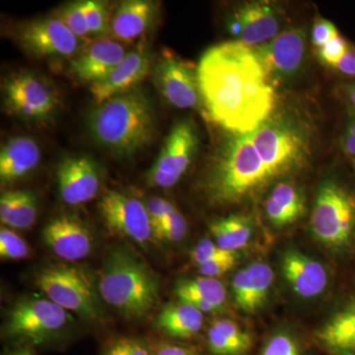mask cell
I'll list each match as a JSON object with an SVG mask.
<instances>
[{"label":"cell","instance_id":"11","mask_svg":"<svg viewBox=\"0 0 355 355\" xmlns=\"http://www.w3.org/2000/svg\"><path fill=\"white\" fill-rule=\"evenodd\" d=\"M153 77L159 92L176 108H196L202 100L197 67L172 51H164L159 58Z\"/></svg>","mask_w":355,"mask_h":355},{"label":"cell","instance_id":"8","mask_svg":"<svg viewBox=\"0 0 355 355\" xmlns=\"http://www.w3.org/2000/svg\"><path fill=\"white\" fill-rule=\"evenodd\" d=\"M198 148V135L193 121H178L146 174L147 184L153 188L174 187L190 167Z\"/></svg>","mask_w":355,"mask_h":355},{"label":"cell","instance_id":"35","mask_svg":"<svg viewBox=\"0 0 355 355\" xmlns=\"http://www.w3.org/2000/svg\"><path fill=\"white\" fill-rule=\"evenodd\" d=\"M147 212L153 227V237L160 238L161 228L168 216L176 210L171 202L162 198H151L147 200Z\"/></svg>","mask_w":355,"mask_h":355},{"label":"cell","instance_id":"33","mask_svg":"<svg viewBox=\"0 0 355 355\" xmlns=\"http://www.w3.org/2000/svg\"><path fill=\"white\" fill-rule=\"evenodd\" d=\"M259 355H305L298 340L286 331L270 336Z\"/></svg>","mask_w":355,"mask_h":355},{"label":"cell","instance_id":"34","mask_svg":"<svg viewBox=\"0 0 355 355\" xmlns=\"http://www.w3.org/2000/svg\"><path fill=\"white\" fill-rule=\"evenodd\" d=\"M30 254V248L19 235L8 228L0 231V256L8 260H22Z\"/></svg>","mask_w":355,"mask_h":355},{"label":"cell","instance_id":"32","mask_svg":"<svg viewBox=\"0 0 355 355\" xmlns=\"http://www.w3.org/2000/svg\"><path fill=\"white\" fill-rule=\"evenodd\" d=\"M55 15L79 40H87L91 36L83 1L71 2L60 6Z\"/></svg>","mask_w":355,"mask_h":355},{"label":"cell","instance_id":"24","mask_svg":"<svg viewBox=\"0 0 355 355\" xmlns=\"http://www.w3.org/2000/svg\"><path fill=\"white\" fill-rule=\"evenodd\" d=\"M175 293L179 301L188 303L202 313L217 312L226 300L223 284L217 279L207 277L180 280Z\"/></svg>","mask_w":355,"mask_h":355},{"label":"cell","instance_id":"46","mask_svg":"<svg viewBox=\"0 0 355 355\" xmlns=\"http://www.w3.org/2000/svg\"><path fill=\"white\" fill-rule=\"evenodd\" d=\"M347 97H349L350 103H352V108L355 110V84L347 86Z\"/></svg>","mask_w":355,"mask_h":355},{"label":"cell","instance_id":"30","mask_svg":"<svg viewBox=\"0 0 355 355\" xmlns=\"http://www.w3.org/2000/svg\"><path fill=\"white\" fill-rule=\"evenodd\" d=\"M209 229L217 246L234 253L246 246L253 233L249 217L236 214L212 222Z\"/></svg>","mask_w":355,"mask_h":355},{"label":"cell","instance_id":"26","mask_svg":"<svg viewBox=\"0 0 355 355\" xmlns=\"http://www.w3.org/2000/svg\"><path fill=\"white\" fill-rule=\"evenodd\" d=\"M266 211L273 225L277 227L291 225L304 214V196L293 184L282 182L273 189L266 200Z\"/></svg>","mask_w":355,"mask_h":355},{"label":"cell","instance_id":"18","mask_svg":"<svg viewBox=\"0 0 355 355\" xmlns=\"http://www.w3.org/2000/svg\"><path fill=\"white\" fill-rule=\"evenodd\" d=\"M253 49L268 76H289L302 62L305 35L300 30H289Z\"/></svg>","mask_w":355,"mask_h":355},{"label":"cell","instance_id":"31","mask_svg":"<svg viewBox=\"0 0 355 355\" xmlns=\"http://www.w3.org/2000/svg\"><path fill=\"white\" fill-rule=\"evenodd\" d=\"M83 11L87 21L89 32L93 36L110 34L112 12L109 3L98 0L83 1Z\"/></svg>","mask_w":355,"mask_h":355},{"label":"cell","instance_id":"16","mask_svg":"<svg viewBox=\"0 0 355 355\" xmlns=\"http://www.w3.org/2000/svg\"><path fill=\"white\" fill-rule=\"evenodd\" d=\"M57 179L60 197L69 205L90 202L101 187L99 169L87 156H71L60 161Z\"/></svg>","mask_w":355,"mask_h":355},{"label":"cell","instance_id":"42","mask_svg":"<svg viewBox=\"0 0 355 355\" xmlns=\"http://www.w3.org/2000/svg\"><path fill=\"white\" fill-rule=\"evenodd\" d=\"M334 69L345 76H355V50L349 46L347 53L338 60Z\"/></svg>","mask_w":355,"mask_h":355},{"label":"cell","instance_id":"40","mask_svg":"<svg viewBox=\"0 0 355 355\" xmlns=\"http://www.w3.org/2000/svg\"><path fill=\"white\" fill-rule=\"evenodd\" d=\"M106 355H151L150 352L139 340L121 338L109 347Z\"/></svg>","mask_w":355,"mask_h":355},{"label":"cell","instance_id":"9","mask_svg":"<svg viewBox=\"0 0 355 355\" xmlns=\"http://www.w3.org/2000/svg\"><path fill=\"white\" fill-rule=\"evenodd\" d=\"M2 91L6 108L26 121L49 120L58 108L55 89L32 72L11 74L6 78Z\"/></svg>","mask_w":355,"mask_h":355},{"label":"cell","instance_id":"14","mask_svg":"<svg viewBox=\"0 0 355 355\" xmlns=\"http://www.w3.org/2000/svg\"><path fill=\"white\" fill-rule=\"evenodd\" d=\"M279 7L268 2H247L238 7L228 20V29L236 41L254 48L277 36L280 27Z\"/></svg>","mask_w":355,"mask_h":355},{"label":"cell","instance_id":"27","mask_svg":"<svg viewBox=\"0 0 355 355\" xmlns=\"http://www.w3.org/2000/svg\"><path fill=\"white\" fill-rule=\"evenodd\" d=\"M158 328L168 336L189 338L200 333L203 326V313L188 303L166 305L156 320Z\"/></svg>","mask_w":355,"mask_h":355},{"label":"cell","instance_id":"2","mask_svg":"<svg viewBox=\"0 0 355 355\" xmlns=\"http://www.w3.org/2000/svg\"><path fill=\"white\" fill-rule=\"evenodd\" d=\"M91 137L110 153L130 156L148 146L156 132L153 105L137 89L98 105L88 116Z\"/></svg>","mask_w":355,"mask_h":355},{"label":"cell","instance_id":"7","mask_svg":"<svg viewBox=\"0 0 355 355\" xmlns=\"http://www.w3.org/2000/svg\"><path fill=\"white\" fill-rule=\"evenodd\" d=\"M36 282L48 299L64 310L89 321L100 317L94 282L83 268L64 263L51 265L40 272Z\"/></svg>","mask_w":355,"mask_h":355},{"label":"cell","instance_id":"10","mask_svg":"<svg viewBox=\"0 0 355 355\" xmlns=\"http://www.w3.org/2000/svg\"><path fill=\"white\" fill-rule=\"evenodd\" d=\"M69 322L67 311L50 299H28L11 311L6 333L13 338L41 343L60 333Z\"/></svg>","mask_w":355,"mask_h":355},{"label":"cell","instance_id":"20","mask_svg":"<svg viewBox=\"0 0 355 355\" xmlns=\"http://www.w3.org/2000/svg\"><path fill=\"white\" fill-rule=\"evenodd\" d=\"M273 279L272 268L261 261L251 263L236 273L231 291L238 308L247 314L261 310L268 300Z\"/></svg>","mask_w":355,"mask_h":355},{"label":"cell","instance_id":"13","mask_svg":"<svg viewBox=\"0 0 355 355\" xmlns=\"http://www.w3.org/2000/svg\"><path fill=\"white\" fill-rule=\"evenodd\" d=\"M17 37L25 50L40 58L73 57L81 43L57 16L21 25Z\"/></svg>","mask_w":355,"mask_h":355},{"label":"cell","instance_id":"15","mask_svg":"<svg viewBox=\"0 0 355 355\" xmlns=\"http://www.w3.org/2000/svg\"><path fill=\"white\" fill-rule=\"evenodd\" d=\"M153 71V55L144 44L127 53L125 58L111 72L91 84L90 93L98 105L108 101L114 96L135 89V86Z\"/></svg>","mask_w":355,"mask_h":355},{"label":"cell","instance_id":"6","mask_svg":"<svg viewBox=\"0 0 355 355\" xmlns=\"http://www.w3.org/2000/svg\"><path fill=\"white\" fill-rule=\"evenodd\" d=\"M311 229L326 247L349 246L355 232V198L338 184L324 182L318 191Z\"/></svg>","mask_w":355,"mask_h":355},{"label":"cell","instance_id":"19","mask_svg":"<svg viewBox=\"0 0 355 355\" xmlns=\"http://www.w3.org/2000/svg\"><path fill=\"white\" fill-rule=\"evenodd\" d=\"M125 55L121 44L112 40H98L72 58L69 71L74 78L92 84L108 76Z\"/></svg>","mask_w":355,"mask_h":355},{"label":"cell","instance_id":"47","mask_svg":"<svg viewBox=\"0 0 355 355\" xmlns=\"http://www.w3.org/2000/svg\"><path fill=\"white\" fill-rule=\"evenodd\" d=\"M11 355H32V354L28 349H23L19 350V352H15V354Z\"/></svg>","mask_w":355,"mask_h":355},{"label":"cell","instance_id":"29","mask_svg":"<svg viewBox=\"0 0 355 355\" xmlns=\"http://www.w3.org/2000/svg\"><path fill=\"white\" fill-rule=\"evenodd\" d=\"M207 345L214 355H244L251 349L253 338L235 322L217 320L207 331Z\"/></svg>","mask_w":355,"mask_h":355},{"label":"cell","instance_id":"23","mask_svg":"<svg viewBox=\"0 0 355 355\" xmlns=\"http://www.w3.org/2000/svg\"><path fill=\"white\" fill-rule=\"evenodd\" d=\"M41 160V150L34 139L17 137L9 139L0 153V180L2 184L19 181L34 171Z\"/></svg>","mask_w":355,"mask_h":355},{"label":"cell","instance_id":"22","mask_svg":"<svg viewBox=\"0 0 355 355\" xmlns=\"http://www.w3.org/2000/svg\"><path fill=\"white\" fill-rule=\"evenodd\" d=\"M157 15L155 2L148 0L121 2L112 16L110 35L119 41L132 43L153 27Z\"/></svg>","mask_w":355,"mask_h":355},{"label":"cell","instance_id":"45","mask_svg":"<svg viewBox=\"0 0 355 355\" xmlns=\"http://www.w3.org/2000/svg\"><path fill=\"white\" fill-rule=\"evenodd\" d=\"M345 135L355 137V110L352 108L349 110V120L345 128Z\"/></svg>","mask_w":355,"mask_h":355},{"label":"cell","instance_id":"1","mask_svg":"<svg viewBox=\"0 0 355 355\" xmlns=\"http://www.w3.org/2000/svg\"><path fill=\"white\" fill-rule=\"evenodd\" d=\"M197 71L207 114L227 132L249 135L272 114L270 76L251 46L238 41L211 46Z\"/></svg>","mask_w":355,"mask_h":355},{"label":"cell","instance_id":"38","mask_svg":"<svg viewBox=\"0 0 355 355\" xmlns=\"http://www.w3.org/2000/svg\"><path fill=\"white\" fill-rule=\"evenodd\" d=\"M349 49V46L347 41L342 36L338 35L335 38L331 40L329 43L319 48L320 60L324 64L333 67L343 57V55L347 53Z\"/></svg>","mask_w":355,"mask_h":355},{"label":"cell","instance_id":"43","mask_svg":"<svg viewBox=\"0 0 355 355\" xmlns=\"http://www.w3.org/2000/svg\"><path fill=\"white\" fill-rule=\"evenodd\" d=\"M156 355H198L188 347L174 345H162L159 347Z\"/></svg>","mask_w":355,"mask_h":355},{"label":"cell","instance_id":"39","mask_svg":"<svg viewBox=\"0 0 355 355\" xmlns=\"http://www.w3.org/2000/svg\"><path fill=\"white\" fill-rule=\"evenodd\" d=\"M238 261V253L231 254L226 258L220 259L209 263H203L198 266V270L202 273V277H211V279H218L222 275L230 272L236 266Z\"/></svg>","mask_w":355,"mask_h":355},{"label":"cell","instance_id":"28","mask_svg":"<svg viewBox=\"0 0 355 355\" xmlns=\"http://www.w3.org/2000/svg\"><path fill=\"white\" fill-rule=\"evenodd\" d=\"M38 216L37 200L30 191H6L0 198V220L3 225L26 230L34 225Z\"/></svg>","mask_w":355,"mask_h":355},{"label":"cell","instance_id":"17","mask_svg":"<svg viewBox=\"0 0 355 355\" xmlns=\"http://www.w3.org/2000/svg\"><path fill=\"white\" fill-rule=\"evenodd\" d=\"M43 239L58 258L74 263L87 258L94 247L89 229L73 217L60 216L46 224Z\"/></svg>","mask_w":355,"mask_h":355},{"label":"cell","instance_id":"41","mask_svg":"<svg viewBox=\"0 0 355 355\" xmlns=\"http://www.w3.org/2000/svg\"><path fill=\"white\" fill-rule=\"evenodd\" d=\"M338 35L340 34L333 23L324 19V18H320L315 22L314 28H313L312 42L318 48H321Z\"/></svg>","mask_w":355,"mask_h":355},{"label":"cell","instance_id":"37","mask_svg":"<svg viewBox=\"0 0 355 355\" xmlns=\"http://www.w3.org/2000/svg\"><path fill=\"white\" fill-rule=\"evenodd\" d=\"M188 232V224L186 218L179 210H175L166 218L161 228L159 239L167 240L170 242H179L184 239Z\"/></svg>","mask_w":355,"mask_h":355},{"label":"cell","instance_id":"21","mask_svg":"<svg viewBox=\"0 0 355 355\" xmlns=\"http://www.w3.org/2000/svg\"><path fill=\"white\" fill-rule=\"evenodd\" d=\"M282 268L287 282L300 297H316L328 284L324 266L295 250L284 253Z\"/></svg>","mask_w":355,"mask_h":355},{"label":"cell","instance_id":"36","mask_svg":"<svg viewBox=\"0 0 355 355\" xmlns=\"http://www.w3.org/2000/svg\"><path fill=\"white\" fill-rule=\"evenodd\" d=\"M234 254H236L234 252L221 249L220 247L217 246L216 243L210 241L209 239H202L191 252V259L198 266L209 261L220 260Z\"/></svg>","mask_w":355,"mask_h":355},{"label":"cell","instance_id":"4","mask_svg":"<svg viewBox=\"0 0 355 355\" xmlns=\"http://www.w3.org/2000/svg\"><path fill=\"white\" fill-rule=\"evenodd\" d=\"M98 291L110 307L128 319L146 317L159 300L155 275L125 249H114L107 257Z\"/></svg>","mask_w":355,"mask_h":355},{"label":"cell","instance_id":"25","mask_svg":"<svg viewBox=\"0 0 355 355\" xmlns=\"http://www.w3.org/2000/svg\"><path fill=\"white\" fill-rule=\"evenodd\" d=\"M318 343L335 355H355V305L336 314L316 333Z\"/></svg>","mask_w":355,"mask_h":355},{"label":"cell","instance_id":"5","mask_svg":"<svg viewBox=\"0 0 355 355\" xmlns=\"http://www.w3.org/2000/svg\"><path fill=\"white\" fill-rule=\"evenodd\" d=\"M250 137L273 179L297 169L307 154L305 128L286 114H270Z\"/></svg>","mask_w":355,"mask_h":355},{"label":"cell","instance_id":"3","mask_svg":"<svg viewBox=\"0 0 355 355\" xmlns=\"http://www.w3.org/2000/svg\"><path fill=\"white\" fill-rule=\"evenodd\" d=\"M272 180L250 133H231L207 173L205 189L210 202L234 205L258 193Z\"/></svg>","mask_w":355,"mask_h":355},{"label":"cell","instance_id":"44","mask_svg":"<svg viewBox=\"0 0 355 355\" xmlns=\"http://www.w3.org/2000/svg\"><path fill=\"white\" fill-rule=\"evenodd\" d=\"M343 147L345 153L349 155L355 156V137L343 135Z\"/></svg>","mask_w":355,"mask_h":355},{"label":"cell","instance_id":"12","mask_svg":"<svg viewBox=\"0 0 355 355\" xmlns=\"http://www.w3.org/2000/svg\"><path fill=\"white\" fill-rule=\"evenodd\" d=\"M103 220L114 234L144 246L153 236L146 205L118 191H108L99 203Z\"/></svg>","mask_w":355,"mask_h":355}]
</instances>
